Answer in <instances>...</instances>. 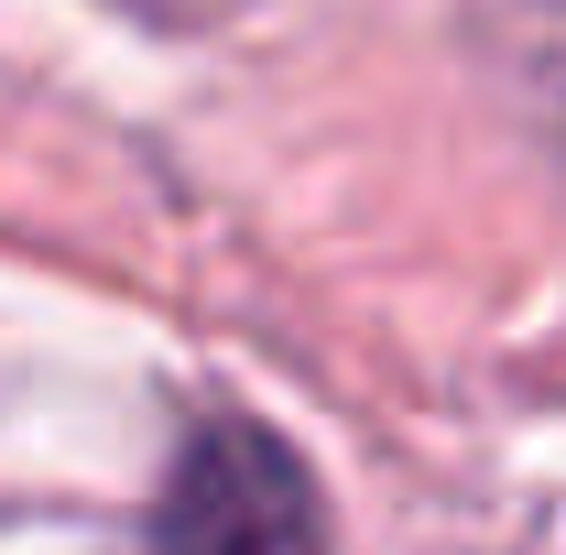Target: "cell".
<instances>
[{
	"instance_id": "6da1fadb",
	"label": "cell",
	"mask_w": 566,
	"mask_h": 555,
	"mask_svg": "<svg viewBox=\"0 0 566 555\" xmlns=\"http://www.w3.org/2000/svg\"><path fill=\"white\" fill-rule=\"evenodd\" d=\"M153 555H327V501L273 425H197L153 501Z\"/></svg>"
}]
</instances>
